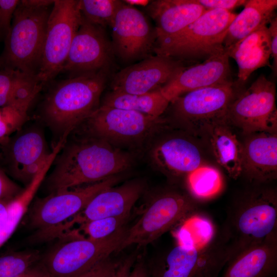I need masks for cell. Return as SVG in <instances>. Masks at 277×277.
Here are the masks:
<instances>
[{"label":"cell","mask_w":277,"mask_h":277,"mask_svg":"<svg viewBox=\"0 0 277 277\" xmlns=\"http://www.w3.org/2000/svg\"><path fill=\"white\" fill-rule=\"evenodd\" d=\"M46 180L50 193L95 183L127 170L133 159L119 147L88 136L65 145Z\"/></svg>","instance_id":"1"},{"label":"cell","mask_w":277,"mask_h":277,"mask_svg":"<svg viewBox=\"0 0 277 277\" xmlns=\"http://www.w3.org/2000/svg\"><path fill=\"white\" fill-rule=\"evenodd\" d=\"M109 68L83 73L62 81L46 97L43 118L61 137L69 134L99 107Z\"/></svg>","instance_id":"2"},{"label":"cell","mask_w":277,"mask_h":277,"mask_svg":"<svg viewBox=\"0 0 277 277\" xmlns=\"http://www.w3.org/2000/svg\"><path fill=\"white\" fill-rule=\"evenodd\" d=\"M221 232L232 247V257L277 234L276 190L258 185L245 191L231 207Z\"/></svg>","instance_id":"3"},{"label":"cell","mask_w":277,"mask_h":277,"mask_svg":"<svg viewBox=\"0 0 277 277\" xmlns=\"http://www.w3.org/2000/svg\"><path fill=\"white\" fill-rule=\"evenodd\" d=\"M48 7H34L19 1L0 56V69H13L35 75L41 61Z\"/></svg>","instance_id":"4"},{"label":"cell","mask_w":277,"mask_h":277,"mask_svg":"<svg viewBox=\"0 0 277 277\" xmlns=\"http://www.w3.org/2000/svg\"><path fill=\"white\" fill-rule=\"evenodd\" d=\"M236 14L225 10H207L174 37L156 46L154 52L183 64L202 62L225 51L224 38Z\"/></svg>","instance_id":"5"},{"label":"cell","mask_w":277,"mask_h":277,"mask_svg":"<svg viewBox=\"0 0 277 277\" xmlns=\"http://www.w3.org/2000/svg\"><path fill=\"white\" fill-rule=\"evenodd\" d=\"M198 203L188 192L167 189L153 196L141 215L129 228L116 252L136 245L150 244L197 211Z\"/></svg>","instance_id":"6"},{"label":"cell","mask_w":277,"mask_h":277,"mask_svg":"<svg viewBox=\"0 0 277 277\" xmlns=\"http://www.w3.org/2000/svg\"><path fill=\"white\" fill-rule=\"evenodd\" d=\"M232 254L231 244L221 232L203 247L176 244L147 265L152 277H217Z\"/></svg>","instance_id":"7"},{"label":"cell","mask_w":277,"mask_h":277,"mask_svg":"<svg viewBox=\"0 0 277 277\" xmlns=\"http://www.w3.org/2000/svg\"><path fill=\"white\" fill-rule=\"evenodd\" d=\"M165 123L161 116L100 105L83 123L88 136L117 146L144 142L159 132Z\"/></svg>","instance_id":"8"},{"label":"cell","mask_w":277,"mask_h":277,"mask_svg":"<svg viewBox=\"0 0 277 277\" xmlns=\"http://www.w3.org/2000/svg\"><path fill=\"white\" fill-rule=\"evenodd\" d=\"M82 18L80 1H54L47 22L37 74L43 85L62 71Z\"/></svg>","instance_id":"9"},{"label":"cell","mask_w":277,"mask_h":277,"mask_svg":"<svg viewBox=\"0 0 277 277\" xmlns=\"http://www.w3.org/2000/svg\"><path fill=\"white\" fill-rule=\"evenodd\" d=\"M119 180L116 175L95 183L51 193L37 199L27 211L28 224L41 232L42 236L50 235L65 221L82 211L96 194L114 186Z\"/></svg>","instance_id":"10"},{"label":"cell","mask_w":277,"mask_h":277,"mask_svg":"<svg viewBox=\"0 0 277 277\" xmlns=\"http://www.w3.org/2000/svg\"><path fill=\"white\" fill-rule=\"evenodd\" d=\"M126 229L102 239L76 237L51 250L42 263L52 277H80L117 250Z\"/></svg>","instance_id":"11"},{"label":"cell","mask_w":277,"mask_h":277,"mask_svg":"<svg viewBox=\"0 0 277 277\" xmlns=\"http://www.w3.org/2000/svg\"><path fill=\"white\" fill-rule=\"evenodd\" d=\"M232 82L196 89L174 100L173 120L194 135L206 125L227 121L228 108L238 93Z\"/></svg>","instance_id":"12"},{"label":"cell","mask_w":277,"mask_h":277,"mask_svg":"<svg viewBox=\"0 0 277 277\" xmlns=\"http://www.w3.org/2000/svg\"><path fill=\"white\" fill-rule=\"evenodd\" d=\"M227 120L244 135L276 133L275 84L261 75L247 90L236 95L228 108Z\"/></svg>","instance_id":"13"},{"label":"cell","mask_w":277,"mask_h":277,"mask_svg":"<svg viewBox=\"0 0 277 277\" xmlns=\"http://www.w3.org/2000/svg\"><path fill=\"white\" fill-rule=\"evenodd\" d=\"M111 28L114 55L122 62L140 61L151 56L157 38L155 27L134 6L123 1Z\"/></svg>","instance_id":"14"},{"label":"cell","mask_w":277,"mask_h":277,"mask_svg":"<svg viewBox=\"0 0 277 277\" xmlns=\"http://www.w3.org/2000/svg\"><path fill=\"white\" fill-rule=\"evenodd\" d=\"M105 29L82 16L62 71L77 75L109 68L114 55Z\"/></svg>","instance_id":"15"},{"label":"cell","mask_w":277,"mask_h":277,"mask_svg":"<svg viewBox=\"0 0 277 277\" xmlns=\"http://www.w3.org/2000/svg\"><path fill=\"white\" fill-rule=\"evenodd\" d=\"M184 66L171 57L150 56L121 70L113 77L111 91L141 94L160 89Z\"/></svg>","instance_id":"16"},{"label":"cell","mask_w":277,"mask_h":277,"mask_svg":"<svg viewBox=\"0 0 277 277\" xmlns=\"http://www.w3.org/2000/svg\"><path fill=\"white\" fill-rule=\"evenodd\" d=\"M229 57L224 51L201 62L184 66L161 88L170 103L190 91L231 82Z\"/></svg>","instance_id":"17"},{"label":"cell","mask_w":277,"mask_h":277,"mask_svg":"<svg viewBox=\"0 0 277 277\" xmlns=\"http://www.w3.org/2000/svg\"><path fill=\"white\" fill-rule=\"evenodd\" d=\"M145 187L142 181L133 180L118 186L107 188L96 194L82 211L62 225L60 229L100 219L130 214Z\"/></svg>","instance_id":"18"},{"label":"cell","mask_w":277,"mask_h":277,"mask_svg":"<svg viewBox=\"0 0 277 277\" xmlns=\"http://www.w3.org/2000/svg\"><path fill=\"white\" fill-rule=\"evenodd\" d=\"M243 146L242 173L255 185L276 179L277 134L257 132L245 135Z\"/></svg>","instance_id":"19"},{"label":"cell","mask_w":277,"mask_h":277,"mask_svg":"<svg viewBox=\"0 0 277 277\" xmlns=\"http://www.w3.org/2000/svg\"><path fill=\"white\" fill-rule=\"evenodd\" d=\"M150 157L155 166L166 175L186 176L206 163L199 146L184 136L167 137L151 148Z\"/></svg>","instance_id":"20"},{"label":"cell","mask_w":277,"mask_h":277,"mask_svg":"<svg viewBox=\"0 0 277 277\" xmlns=\"http://www.w3.org/2000/svg\"><path fill=\"white\" fill-rule=\"evenodd\" d=\"M145 9L155 24V47L174 37L207 10L196 0L152 1Z\"/></svg>","instance_id":"21"},{"label":"cell","mask_w":277,"mask_h":277,"mask_svg":"<svg viewBox=\"0 0 277 277\" xmlns=\"http://www.w3.org/2000/svg\"><path fill=\"white\" fill-rule=\"evenodd\" d=\"M51 152L39 129L27 130L19 134L11 142L8 152L12 175L27 186L48 160Z\"/></svg>","instance_id":"22"},{"label":"cell","mask_w":277,"mask_h":277,"mask_svg":"<svg viewBox=\"0 0 277 277\" xmlns=\"http://www.w3.org/2000/svg\"><path fill=\"white\" fill-rule=\"evenodd\" d=\"M222 277H270L277 268V234L243 250L227 263Z\"/></svg>","instance_id":"23"},{"label":"cell","mask_w":277,"mask_h":277,"mask_svg":"<svg viewBox=\"0 0 277 277\" xmlns=\"http://www.w3.org/2000/svg\"><path fill=\"white\" fill-rule=\"evenodd\" d=\"M227 121L208 124L198 135L208 142L217 164L233 179L242 175L243 146Z\"/></svg>","instance_id":"24"},{"label":"cell","mask_w":277,"mask_h":277,"mask_svg":"<svg viewBox=\"0 0 277 277\" xmlns=\"http://www.w3.org/2000/svg\"><path fill=\"white\" fill-rule=\"evenodd\" d=\"M226 51L237 64L238 79L235 85L238 88L253 71L269 65L271 46L268 26L259 28Z\"/></svg>","instance_id":"25"},{"label":"cell","mask_w":277,"mask_h":277,"mask_svg":"<svg viewBox=\"0 0 277 277\" xmlns=\"http://www.w3.org/2000/svg\"><path fill=\"white\" fill-rule=\"evenodd\" d=\"M276 0H249L243 10L236 14L229 25L223 46L225 51L259 28L267 26L274 17Z\"/></svg>","instance_id":"26"},{"label":"cell","mask_w":277,"mask_h":277,"mask_svg":"<svg viewBox=\"0 0 277 277\" xmlns=\"http://www.w3.org/2000/svg\"><path fill=\"white\" fill-rule=\"evenodd\" d=\"M170 103L160 89L141 94L111 91L105 95L101 105L131 110L153 117H161Z\"/></svg>","instance_id":"27"},{"label":"cell","mask_w":277,"mask_h":277,"mask_svg":"<svg viewBox=\"0 0 277 277\" xmlns=\"http://www.w3.org/2000/svg\"><path fill=\"white\" fill-rule=\"evenodd\" d=\"M45 176V172L39 171L22 191L8 203L6 213L0 222V248L11 236L27 212Z\"/></svg>","instance_id":"28"},{"label":"cell","mask_w":277,"mask_h":277,"mask_svg":"<svg viewBox=\"0 0 277 277\" xmlns=\"http://www.w3.org/2000/svg\"><path fill=\"white\" fill-rule=\"evenodd\" d=\"M43 84L37 76L13 69L0 70V108L14 104L35 93Z\"/></svg>","instance_id":"29"},{"label":"cell","mask_w":277,"mask_h":277,"mask_svg":"<svg viewBox=\"0 0 277 277\" xmlns=\"http://www.w3.org/2000/svg\"><path fill=\"white\" fill-rule=\"evenodd\" d=\"M196 211L190 214L180 223L174 232L176 244L188 248H201L210 243L216 233L211 221Z\"/></svg>","instance_id":"30"},{"label":"cell","mask_w":277,"mask_h":277,"mask_svg":"<svg viewBox=\"0 0 277 277\" xmlns=\"http://www.w3.org/2000/svg\"><path fill=\"white\" fill-rule=\"evenodd\" d=\"M185 178L188 193L197 202L214 198L224 187L220 171L207 163L200 166Z\"/></svg>","instance_id":"31"},{"label":"cell","mask_w":277,"mask_h":277,"mask_svg":"<svg viewBox=\"0 0 277 277\" xmlns=\"http://www.w3.org/2000/svg\"><path fill=\"white\" fill-rule=\"evenodd\" d=\"M123 3L119 0H80V10L87 21L105 28L111 27Z\"/></svg>","instance_id":"32"},{"label":"cell","mask_w":277,"mask_h":277,"mask_svg":"<svg viewBox=\"0 0 277 277\" xmlns=\"http://www.w3.org/2000/svg\"><path fill=\"white\" fill-rule=\"evenodd\" d=\"M36 95L0 108V143L19 130L28 118L29 109Z\"/></svg>","instance_id":"33"},{"label":"cell","mask_w":277,"mask_h":277,"mask_svg":"<svg viewBox=\"0 0 277 277\" xmlns=\"http://www.w3.org/2000/svg\"><path fill=\"white\" fill-rule=\"evenodd\" d=\"M40 259L35 250L15 251L0 256V277H14L34 265Z\"/></svg>","instance_id":"34"},{"label":"cell","mask_w":277,"mask_h":277,"mask_svg":"<svg viewBox=\"0 0 277 277\" xmlns=\"http://www.w3.org/2000/svg\"><path fill=\"white\" fill-rule=\"evenodd\" d=\"M130 216V214L91 221L81 225L78 231H83L90 239H104L124 227Z\"/></svg>","instance_id":"35"},{"label":"cell","mask_w":277,"mask_h":277,"mask_svg":"<svg viewBox=\"0 0 277 277\" xmlns=\"http://www.w3.org/2000/svg\"><path fill=\"white\" fill-rule=\"evenodd\" d=\"M115 277L152 276L143 256H134L121 262Z\"/></svg>","instance_id":"36"},{"label":"cell","mask_w":277,"mask_h":277,"mask_svg":"<svg viewBox=\"0 0 277 277\" xmlns=\"http://www.w3.org/2000/svg\"><path fill=\"white\" fill-rule=\"evenodd\" d=\"M19 2L18 0H0V39H5L7 36Z\"/></svg>","instance_id":"37"},{"label":"cell","mask_w":277,"mask_h":277,"mask_svg":"<svg viewBox=\"0 0 277 277\" xmlns=\"http://www.w3.org/2000/svg\"><path fill=\"white\" fill-rule=\"evenodd\" d=\"M121 263L109 256L80 277H115Z\"/></svg>","instance_id":"38"},{"label":"cell","mask_w":277,"mask_h":277,"mask_svg":"<svg viewBox=\"0 0 277 277\" xmlns=\"http://www.w3.org/2000/svg\"><path fill=\"white\" fill-rule=\"evenodd\" d=\"M0 169V201L10 202L23 190Z\"/></svg>","instance_id":"39"},{"label":"cell","mask_w":277,"mask_h":277,"mask_svg":"<svg viewBox=\"0 0 277 277\" xmlns=\"http://www.w3.org/2000/svg\"><path fill=\"white\" fill-rule=\"evenodd\" d=\"M206 10L220 9L231 11V10L244 6L246 0H196Z\"/></svg>","instance_id":"40"},{"label":"cell","mask_w":277,"mask_h":277,"mask_svg":"<svg viewBox=\"0 0 277 277\" xmlns=\"http://www.w3.org/2000/svg\"><path fill=\"white\" fill-rule=\"evenodd\" d=\"M271 46V56L273 59L272 69L275 75L277 72V18L274 17L268 27Z\"/></svg>","instance_id":"41"},{"label":"cell","mask_w":277,"mask_h":277,"mask_svg":"<svg viewBox=\"0 0 277 277\" xmlns=\"http://www.w3.org/2000/svg\"><path fill=\"white\" fill-rule=\"evenodd\" d=\"M14 277H52L43 263L34 264Z\"/></svg>","instance_id":"42"},{"label":"cell","mask_w":277,"mask_h":277,"mask_svg":"<svg viewBox=\"0 0 277 277\" xmlns=\"http://www.w3.org/2000/svg\"><path fill=\"white\" fill-rule=\"evenodd\" d=\"M9 202L5 201H0V222L4 217Z\"/></svg>","instance_id":"43"},{"label":"cell","mask_w":277,"mask_h":277,"mask_svg":"<svg viewBox=\"0 0 277 277\" xmlns=\"http://www.w3.org/2000/svg\"><path fill=\"white\" fill-rule=\"evenodd\" d=\"M127 4L134 6V5H142L143 6H147L150 1H123Z\"/></svg>","instance_id":"44"}]
</instances>
